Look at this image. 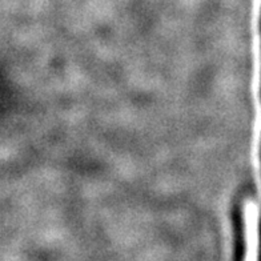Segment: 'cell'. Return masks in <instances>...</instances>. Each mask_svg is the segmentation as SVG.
<instances>
[{
    "label": "cell",
    "mask_w": 261,
    "mask_h": 261,
    "mask_svg": "<svg viewBox=\"0 0 261 261\" xmlns=\"http://www.w3.org/2000/svg\"><path fill=\"white\" fill-rule=\"evenodd\" d=\"M258 30H260V47H261V7H260V21H258ZM260 99H261V72H260Z\"/></svg>",
    "instance_id": "2"
},
{
    "label": "cell",
    "mask_w": 261,
    "mask_h": 261,
    "mask_svg": "<svg viewBox=\"0 0 261 261\" xmlns=\"http://www.w3.org/2000/svg\"><path fill=\"white\" fill-rule=\"evenodd\" d=\"M230 225L233 239V258L241 260L245 257V219L243 204L236 201L230 210Z\"/></svg>",
    "instance_id": "1"
}]
</instances>
